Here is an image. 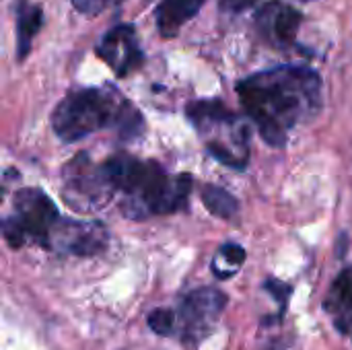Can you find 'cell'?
I'll use <instances>...</instances> for the list:
<instances>
[{"label":"cell","instance_id":"cell-6","mask_svg":"<svg viewBox=\"0 0 352 350\" xmlns=\"http://www.w3.org/2000/svg\"><path fill=\"white\" fill-rule=\"evenodd\" d=\"M14 219L23 227L27 239L50 248V235L60 221L56 204L37 188H25L14 194Z\"/></svg>","mask_w":352,"mask_h":350},{"label":"cell","instance_id":"cell-18","mask_svg":"<svg viewBox=\"0 0 352 350\" xmlns=\"http://www.w3.org/2000/svg\"><path fill=\"white\" fill-rule=\"evenodd\" d=\"M266 289L270 293H274L278 297V301H283V303H287V297L291 295V287H287V285H283L278 281H268L266 283Z\"/></svg>","mask_w":352,"mask_h":350},{"label":"cell","instance_id":"cell-19","mask_svg":"<svg viewBox=\"0 0 352 350\" xmlns=\"http://www.w3.org/2000/svg\"><path fill=\"white\" fill-rule=\"evenodd\" d=\"M351 336H352V334H351Z\"/></svg>","mask_w":352,"mask_h":350},{"label":"cell","instance_id":"cell-8","mask_svg":"<svg viewBox=\"0 0 352 350\" xmlns=\"http://www.w3.org/2000/svg\"><path fill=\"white\" fill-rule=\"evenodd\" d=\"M97 54L113 68L118 76H126L142 62V52L136 39V31L130 25H118L97 45Z\"/></svg>","mask_w":352,"mask_h":350},{"label":"cell","instance_id":"cell-4","mask_svg":"<svg viewBox=\"0 0 352 350\" xmlns=\"http://www.w3.org/2000/svg\"><path fill=\"white\" fill-rule=\"evenodd\" d=\"M113 186L89 155H76L64 169V200L76 212H97L111 200Z\"/></svg>","mask_w":352,"mask_h":350},{"label":"cell","instance_id":"cell-11","mask_svg":"<svg viewBox=\"0 0 352 350\" xmlns=\"http://www.w3.org/2000/svg\"><path fill=\"white\" fill-rule=\"evenodd\" d=\"M204 0H161L157 8V25L161 35L173 37L202 8Z\"/></svg>","mask_w":352,"mask_h":350},{"label":"cell","instance_id":"cell-15","mask_svg":"<svg viewBox=\"0 0 352 350\" xmlns=\"http://www.w3.org/2000/svg\"><path fill=\"white\" fill-rule=\"evenodd\" d=\"M2 231H4V239H6V243H8L10 248L19 250V248H23V245H25L27 235H25L23 227L19 225V221H16L14 217L4 219V223H2Z\"/></svg>","mask_w":352,"mask_h":350},{"label":"cell","instance_id":"cell-7","mask_svg":"<svg viewBox=\"0 0 352 350\" xmlns=\"http://www.w3.org/2000/svg\"><path fill=\"white\" fill-rule=\"evenodd\" d=\"M107 233L97 223L85 221H58L50 235V245L74 256H93L103 252Z\"/></svg>","mask_w":352,"mask_h":350},{"label":"cell","instance_id":"cell-13","mask_svg":"<svg viewBox=\"0 0 352 350\" xmlns=\"http://www.w3.org/2000/svg\"><path fill=\"white\" fill-rule=\"evenodd\" d=\"M202 204L208 208V212L221 219H233L239 210L235 196L219 186H202Z\"/></svg>","mask_w":352,"mask_h":350},{"label":"cell","instance_id":"cell-16","mask_svg":"<svg viewBox=\"0 0 352 350\" xmlns=\"http://www.w3.org/2000/svg\"><path fill=\"white\" fill-rule=\"evenodd\" d=\"M221 258H225L231 266H241L245 262V250L237 243H225L221 248Z\"/></svg>","mask_w":352,"mask_h":350},{"label":"cell","instance_id":"cell-14","mask_svg":"<svg viewBox=\"0 0 352 350\" xmlns=\"http://www.w3.org/2000/svg\"><path fill=\"white\" fill-rule=\"evenodd\" d=\"M146 324H148V328H151L155 334H159V336H169V334L173 332V326H175V316H173V311H169V309H155V311L148 314Z\"/></svg>","mask_w":352,"mask_h":350},{"label":"cell","instance_id":"cell-2","mask_svg":"<svg viewBox=\"0 0 352 350\" xmlns=\"http://www.w3.org/2000/svg\"><path fill=\"white\" fill-rule=\"evenodd\" d=\"M124 101L118 91L85 89L64 97L52 113V128L64 142H76L101 128L118 124Z\"/></svg>","mask_w":352,"mask_h":350},{"label":"cell","instance_id":"cell-10","mask_svg":"<svg viewBox=\"0 0 352 350\" xmlns=\"http://www.w3.org/2000/svg\"><path fill=\"white\" fill-rule=\"evenodd\" d=\"M326 309L344 334H352V266L344 268L332 283Z\"/></svg>","mask_w":352,"mask_h":350},{"label":"cell","instance_id":"cell-3","mask_svg":"<svg viewBox=\"0 0 352 350\" xmlns=\"http://www.w3.org/2000/svg\"><path fill=\"white\" fill-rule=\"evenodd\" d=\"M190 190L192 177L188 173L169 177L159 163L144 161L138 184L130 194H126V202L130 204L126 212L130 217L177 212L186 204Z\"/></svg>","mask_w":352,"mask_h":350},{"label":"cell","instance_id":"cell-17","mask_svg":"<svg viewBox=\"0 0 352 350\" xmlns=\"http://www.w3.org/2000/svg\"><path fill=\"white\" fill-rule=\"evenodd\" d=\"M72 4L76 10H80L85 14H97V12L105 10L111 4V0H72Z\"/></svg>","mask_w":352,"mask_h":350},{"label":"cell","instance_id":"cell-9","mask_svg":"<svg viewBox=\"0 0 352 350\" xmlns=\"http://www.w3.org/2000/svg\"><path fill=\"white\" fill-rule=\"evenodd\" d=\"M299 25H301V14L293 6L280 0L266 2L256 14V27L260 35L276 47H285L293 43Z\"/></svg>","mask_w":352,"mask_h":350},{"label":"cell","instance_id":"cell-1","mask_svg":"<svg viewBox=\"0 0 352 350\" xmlns=\"http://www.w3.org/2000/svg\"><path fill=\"white\" fill-rule=\"evenodd\" d=\"M237 93L262 138L283 146L289 130L320 109L322 80L309 68L278 66L248 76L237 85Z\"/></svg>","mask_w":352,"mask_h":350},{"label":"cell","instance_id":"cell-12","mask_svg":"<svg viewBox=\"0 0 352 350\" xmlns=\"http://www.w3.org/2000/svg\"><path fill=\"white\" fill-rule=\"evenodd\" d=\"M14 14H16V54L23 60L31 47L33 37L41 27L43 14L41 8L29 0H19L14 4Z\"/></svg>","mask_w":352,"mask_h":350},{"label":"cell","instance_id":"cell-5","mask_svg":"<svg viewBox=\"0 0 352 350\" xmlns=\"http://www.w3.org/2000/svg\"><path fill=\"white\" fill-rule=\"evenodd\" d=\"M225 305H227V295L212 287L198 289L188 297H184L179 305V324H182L184 342L190 347L202 342L214 328Z\"/></svg>","mask_w":352,"mask_h":350}]
</instances>
